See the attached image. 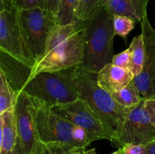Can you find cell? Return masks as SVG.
Segmentation results:
<instances>
[{"label": "cell", "instance_id": "1", "mask_svg": "<svg viewBox=\"0 0 155 154\" xmlns=\"http://www.w3.org/2000/svg\"><path fill=\"white\" fill-rule=\"evenodd\" d=\"M86 36V25L77 23L56 24L43 55L31 67L29 79L41 72H57L80 66L84 57Z\"/></svg>", "mask_w": 155, "mask_h": 154}, {"label": "cell", "instance_id": "2", "mask_svg": "<svg viewBox=\"0 0 155 154\" xmlns=\"http://www.w3.org/2000/svg\"><path fill=\"white\" fill-rule=\"evenodd\" d=\"M71 75L79 98L86 101L99 117L111 134L110 142L113 141L119 135L130 108L120 105L111 95L101 88L92 73L77 66L71 69Z\"/></svg>", "mask_w": 155, "mask_h": 154}, {"label": "cell", "instance_id": "3", "mask_svg": "<svg viewBox=\"0 0 155 154\" xmlns=\"http://www.w3.org/2000/svg\"><path fill=\"white\" fill-rule=\"evenodd\" d=\"M115 36L113 15L103 8L86 25L84 57L80 67L97 75L104 66L111 63Z\"/></svg>", "mask_w": 155, "mask_h": 154}, {"label": "cell", "instance_id": "4", "mask_svg": "<svg viewBox=\"0 0 155 154\" xmlns=\"http://www.w3.org/2000/svg\"><path fill=\"white\" fill-rule=\"evenodd\" d=\"M39 100L50 107L69 104L79 99L71 75V69L44 72L26 82L19 93Z\"/></svg>", "mask_w": 155, "mask_h": 154}, {"label": "cell", "instance_id": "5", "mask_svg": "<svg viewBox=\"0 0 155 154\" xmlns=\"http://www.w3.org/2000/svg\"><path fill=\"white\" fill-rule=\"evenodd\" d=\"M20 29L29 54L35 63L45 52L49 36L58 24L56 14L42 8L18 10Z\"/></svg>", "mask_w": 155, "mask_h": 154}, {"label": "cell", "instance_id": "6", "mask_svg": "<svg viewBox=\"0 0 155 154\" xmlns=\"http://www.w3.org/2000/svg\"><path fill=\"white\" fill-rule=\"evenodd\" d=\"M30 98L39 140L45 144L61 143L78 146L73 137L74 124L54 113L43 101Z\"/></svg>", "mask_w": 155, "mask_h": 154}, {"label": "cell", "instance_id": "7", "mask_svg": "<svg viewBox=\"0 0 155 154\" xmlns=\"http://www.w3.org/2000/svg\"><path fill=\"white\" fill-rule=\"evenodd\" d=\"M155 140V124L146 100L130 108L119 135L111 141L117 148L130 144H148Z\"/></svg>", "mask_w": 155, "mask_h": 154}, {"label": "cell", "instance_id": "8", "mask_svg": "<svg viewBox=\"0 0 155 154\" xmlns=\"http://www.w3.org/2000/svg\"><path fill=\"white\" fill-rule=\"evenodd\" d=\"M0 51L30 66L35 64L24 43L15 8L0 11Z\"/></svg>", "mask_w": 155, "mask_h": 154}, {"label": "cell", "instance_id": "9", "mask_svg": "<svg viewBox=\"0 0 155 154\" xmlns=\"http://www.w3.org/2000/svg\"><path fill=\"white\" fill-rule=\"evenodd\" d=\"M53 111L74 124L83 127L98 140H111L112 136L89 104L81 98L69 104L51 107Z\"/></svg>", "mask_w": 155, "mask_h": 154}, {"label": "cell", "instance_id": "10", "mask_svg": "<svg viewBox=\"0 0 155 154\" xmlns=\"http://www.w3.org/2000/svg\"><path fill=\"white\" fill-rule=\"evenodd\" d=\"M145 42V56L143 69L134 77L133 82L144 99L155 98V30L151 26L148 14L140 22Z\"/></svg>", "mask_w": 155, "mask_h": 154}, {"label": "cell", "instance_id": "11", "mask_svg": "<svg viewBox=\"0 0 155 154\" xmlns=\"http://www.w3.org/2000/svg\"><path fill=\"white\" fill-rule=\"evenodd\" d=\"M15 111L20 154H33L39 140L30 97L22 92L18 94Z\"/></svg>", "mask_w": 155, "mask_h": 154}, {"label": "cell", "instance_id": "12", "mask_svg": "<svg viewBox=\"0 0 155 154\" xmlns=\"http://www.w3.org/2000/svg\"><path fill=\"white\" fill-rule=\"evenodd\" d=\"M134 77L130 69L120 67L110 63L98 72L96 81L101 88L112 95L128 85Z\"/></svg>", "mask_w": 155, "mask_h": 154}, {"label": "cell", "instance_id": "13", "mask_svg": "<svg viewBox=\"0 0 155 154\" xmlns=\"http://www.w3.org/2000/svg\"><path fill=\"white\" fill-rule=\"evenodd\" d=\"M150 0H104L103 8L112 15H122L140 23L147 14Z\"/></svg>", "mask_w": 155, "mask_h": 154}, {"label": "cell", "instance_id": "14", "mask_svg": "<svg viewBox=\"0 0 155 154\" xmlns=\"http://www.w3.org/2000/svg\"><path fill=\"white\" fill-rule=\"evenodd\" d=\"M0 154H13L18 143L15 107L0 114Z\"/></svg>", "mask_w": 155, "mask_h": 154}, {"label": "cell", "instance_id": "15", "mask_svg": "<svg viewBox=\"0 0 155 154\" xmlns=\"http://www.w3.org/2000/svg\"><path fill=\"white\" fill-rule=\"evenodd\" d=\"M103 2L104 0H78L74 23L87 25L104 8Z\"/></svg>", "mask_w": 155, "mask_h": 154}, {"label": "cell", "instance_id": "16", "mask_svg": "<svg viewBox=\"0 0 155 154\" xmlns=\"http://www.w3.org/2000/svg\"><path fill=\"white\" fill-rule=\"evenodd\" d=\"M129 48L131 50V60L129 69L135 76L139 75L143 69L145 56V42L143 35L141 33L133 39Z\"/></svg>", "mask_w": 155, "mask_h": 154}, {"label": "cell", "instance_id": "17", "mask_svg": "<svg viewBox=\"0 0 155 154\" xmlns=\"http://www.w3.org/2000/svg\"><path fill=\"white\" fill-rule=\"evenodd\" d=\"M111 96L120 105L125 108L136 107L144 99L133 82L121 90L112 94Z\"/></svg>", "mask_w": 155, "mask_h": 154}, {"label": "cell", "instance_id": "18", "mask_svg": "<svg viewBox=\"0 0 155 154\" xmlns=\"http://www.w3.org/2000/svg\"><path fill=\"white\" fill-rule=\"evenodd\" d=\"M18 95L7 78L0 70V114L9 109L14 108L17 102Z\"/></svg>", "mask_w": 155, "mask_h": 154}, {"label": "cell", "instance_id": "19", "mask_svg": "<svg viewBox=\"0 0 155 154\" xmlns=\"http://www.w3.org/2000/svg\"><path fill=\"white\" fill-rule=\"evenodd\" d=\"M78 0H60L56 13L57 22L61 25L72 24L75 21Z\"/></svg>", "mask_w": 155, "mask_h": 154}, {"label": "cell", "instance_id": "20", "mask_svg": "<svg viewBox=\"0 0 155 154\" xmlns=\"http://www.w3.org/2000/svg\"><path fill=\"white\" fill-rule=\"evenodd\" d=\"M135 22L133 19L122 15H113V25L114 33L117 36L127 40V36L134 29Z\"/></svg>", "mask_w": 155, "mask_h": 154}, {"label": "cell", "instance_id": "21", "mask_svg": "<svg viewBox=\"0 0 155 154\" xmlns=\"http://www.w3.org/2000/svg\"><path fill=\"white\" fill-rule=\"evenodd\" d=\"M48 148L51 154H96V149L91 148L86 149L84 147L72 146L61 143H48Z\"/></svg>", "mask_w": 155, "mask_h": 154}, {"label": "cell", "instance_id": "22", "mask_svg": "<svg viewBox=\"0 0 155 154\" xmlns=\"http://www.w3.org/2000/svg\"><path fill=\"white\" fill-rule=\"evenodd\" d=\"M73 137L77 143V146L84 148H86L91 143L97 140V139L87 130L78 125H74Z\"/></svg>", "mask_w": 155, "mask_h": 154}, {"label": "cell", "instance_id": "23", "mask_svg": "<svg viewBox=\"0 0 155 154\" xmlns=\"http://www.w3.org/2000/svg\"><path fill=\"white\" fill-rule=\"evenodd\" d=\"M13 8L17 10L42 8H47V0H12Z\"/></svg>", "mask_w": 155, "mask_h": 154}, {"label": "cell", "instance_id": "24", "mask_svg": "<svg viewBox=\"0 0 155 154\" xmlns=\"http://www.w3.org/2000/svg\"><path fill=\"white\" fill-rule=\"evenodd\" d=\"M130 60H131V50L130 48H128L122 52L114 55L111 63L115 66L129 69Z\"/></svg>", "mask_w": 155, "mask_h": 154}, {"label": "cell", "instance_id": "25", "mask_svg": "<svg viewBox=\"0 0 155 154\" xmlns=\"http://www.w3.org/2000/svg\"><path fill=\"white\" fill-rule=\"evenodd\" d=\"M126 147L125 154H145V144H130Z\"/></svg>", "mask_w": 155, "mask_h": 154}, {"label": "cell", "instance_id": "26", "mask_svg": "<svg viewBox=\"0 0 155 154\" xmlns=\"http://www.w3.org/2000/svg\"><path fill=\"white\" fill-rule=\"evenodd\" d=\"M33 154H51L48 145L39 140L34 148Z\"/></svg>", "mask_w": 155, "mask_h": 154}, {"label": "cell", "instance_id": "27", "mask_svg": "<svg viewBox=\"0 0 155 154\" xmlns=\"http://www.w3.org/2000/svg\"><path fill=\"white\" fill-rule=\"evenodd\" d=\"M60 0H47V9L51 11L56 14L58 8Z\"/></svg>", "mask_w": 155, "mask_h": 154}, {"label": "cell", "instance_id": "28", "mask_svg": "<svg viewBox=\"0 0 155 154\" xmlns=\"http://www.w3.org/2000/svg\"><path fill=\"white\" fill-rule=\"evenodd\" d=\"M145 154H155V140L148 144H145Z\"/></svg>", "mask_w": 155, "mask_h": 154}, {"label": "cell", "instance_id": "29", "mask_svg": "<svg viewBox=\"0 0 155 154\" xmlns=\"http://www.w3.org/2000/svg\"><path fill=\"white\" fill-rule=\"evenodd\" d=\"M126 152V147L125 146H123V147L118 148L117 150L114 151V152H112L111 154H125Z\"/></svg>", "mask_w": 155, "mask_h": 154}, {"label": "cell", "instance_id": "30", "mask_svg": "<svg viewBox=\"0 0 155 154\" xmlns=\"http://www.w3.org/2000/svg\"><path fill=\"white\" fill-rule=\"evenodd\" d=\"M13 154H20V149H19V146H18V145H17L16 148H15V152H14Z\"/></svg>", "mask_w": 155, "mask_h": 154}]
</instances>
